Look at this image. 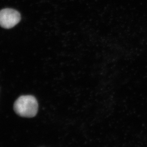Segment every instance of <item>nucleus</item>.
Here are the masks:
<instances>
[{
  "label": "nucleus",
  "mask_w": 147,
  "mask_h": 147,
  "mask_svg": "<svg viewBox=\"0 0 147 147\" xmlns=\"http://www.w3.org/2000/svg\"><path fill=\"white\" fill-rule=\"evenodd\" d=\"M21 20L20 13L12 9H3L0 11V26L5 29L14 27Z\"/></svg>",
  "instance_id": "f03ea898"
},
{
  "label": "nucleus",
  "mask_w": 147,
  "mask_h": 147,
  "mask_svg": "<svg viewBox=\"0 0 147 147\" xmlns=\"http://www.w3.org/2000/svg\"><path fill=\"white\" fill-rule=\"evenodd\" d=\"M37 101L32 96H22L14 102L13 109L17 114L23 117H32L38 111Z\"/></svg>",
  "instance_id": "f257e3e1"
}]
</instances>
